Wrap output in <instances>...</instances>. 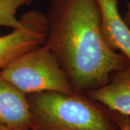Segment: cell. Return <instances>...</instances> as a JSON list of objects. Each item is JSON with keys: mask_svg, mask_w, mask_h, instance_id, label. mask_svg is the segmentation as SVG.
<instances>
[{"mask_svg": "<svg viewBox=\"0 0 130 130\" xmlns=\"http://www.w3.org/2000/svg\"><path fill=\"white\" fill-rule=\"evenodd\" d=\"M31 130H119L110 111L85 94H27Z\"/></svg>", "mask_w": 130, "mask_h": 130, "instance_id": "7a4b0ae2", "label": "cell"}, {"mask_svg": "<svg viewBox=\"0 0 130 130\" xmlns=\"http://www.w3.org/2000/svg\"><path fill=\"white\" fill-rule=\"evenodd\" d=\"M0 130H13L12 129H10L9 127L6 126L2 125V124H0Z\"/></svg>", "mask_w": 130, "mask_h": 130, "instance_id": "8fae6325", "label": "cell"}, {"mask_svg": "<svg viewBox=\"0 0 130 130\" xmlns=\"http://www.w3.org/2000/svg\"><path fill=\"white\" fill-rule=\"evenodd\" d=\"M45 14L44 45L58 59L75 93L102 87L113 72L130 64L104 41L96 0H49Z\"/></svg>", "mask_w": 130, "mask_h": 130, "instance_id": "6da1fadb", "label": "cell"}, {"mask_svg": "<svg viewBox=\"0 0 130 130\" xmlns=\"http://www.w3.org/2000/svg\"><path fill=\"white\" fill-rule=\"evenodd\" d=\"M96 1L104 41L110 48L119 51L130 61V28L120 15L117 0Z\"/></svg>", "mask_w": 130, "mask_h": 130, "instance_id": "8992f818", "label": "cell"}, {"mask_svg": "<svg viewBox=\"0 0 130 130\" xmlns=\"http://www.w3.org/2000/svg\"><path fill=\"white\" fill-rule=\"evenodd\" d=\"M85 95L109 111L130 116V64L113 72L106 85Z\"/></svg>", "mask_w": 130, "mask_h": 130, "instance_id": "52a82bcc", "label": "cell"}, {"mask_svg": "<svg viewBox=\"0 0 130 130\" xmlns=\"http://www.w3.org/2000/svg\"><path fill=\"white\" fill-rule=\"evenodd\" d=\"M0 124L13 130H31L32 116L26 95L0 77Z\"/></svg>", "mask_w": 130, "mask_h": 130, "instance_id": "5b68a950", "label": "cell"}, {"mask_svg": "<svg viewBox=\"0 0 130 130\" xmlns=\"http://www.w3.org/2000/svg\"><path fill=\"white\" fill-rule=\"evenodd\" d=\"M33 0H0V26L12 30L18 28L21 22L16 17L20 8L28 5Z\"/></svg>", "mask_w": 130, "mask_h": 130, "instance_id": "ba28073f", "label": "cell"}, {"mask_svg": "<svg viewBox=\"0 0 130 130\" xmlns=\"http://www.w3.org/2000/svg\"><path fill=\"white\" fill-rule=\"evenodd\" d=\"M20 20L18 28L0 36V71L20 55L45 43L46 14L36 9L30 10L22 14Z\"/></svg>", "mask_w": 130, "mask_h": 130, "instance_id": "277c9868", "label": "cell"}, {"mask_svg": "<svg viewBox=\"0 0 130 130\" xmlns=\"http://www.w3.org/2000/svg\"><path fill=\"white\" fill-rule=\"evenodd\" d=\"M111 116L119 130H130V116L110 111Z\"/></svg>", "mask_w": 130, "mask_h": 130, "instance_id": "9c48e42d", "label": "cell"}, {"mask_svg": "<svg viewBox=\"0 0 130 130\" xmlns=\"http://www.w3.org/2000/svg\"><path fill=\"white\" fill-rule=\"evenodd\" d=\"M124 20L126 25L130 28V2L126 4V11L124 16Z\"/></svg>", "mask_w": 130, "mask_h": 130, "instance_id": "30bf717a", "label": "cell"}, {"mask_svg": "<svg viewBox=\"0 0 130 130\" xmlns=\"http://www.w3.org/2000/svg\"><path fill=\"white\" fill-rule=\"evenodd\" d=\"M0 77L25 95L74 93L58 59L44 44L16 58L0 71Z\"/></svg>", "mask_w": 130, "mask_h": 130, "instance_id": "3957f363", "label": "cell"}]
</instances>
